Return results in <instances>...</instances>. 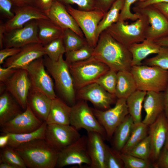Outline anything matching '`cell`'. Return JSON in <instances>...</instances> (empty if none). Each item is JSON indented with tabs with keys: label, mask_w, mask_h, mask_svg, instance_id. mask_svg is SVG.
I'll return each instance as SVG.
<instances>
[{
	"label": "cell",
	"mask_w": 168,
	"mask_h": 168,
	"mask_svg": "<svg viewBox=\"0 0 168 168\" xmlns=\"http://www.w3.org/2000/svg\"><path fill=\"white\" fill-rule=\"evenodd\" d=\"M92 56L116 72L130 71L132 56L128 48L106 30L99 36Z\"/></svg>",
	"instance_id": "cell-1"
},
{
	"label": "cell",
	"mask_w": 168,
	"mask_h": 168,
	"mask_svg": "<svg viewBox=\"0 0 168 168\" xmlns=\"http://www.w3.org/2000/svg\"><path fill=\"white\" fill-rule=\"evenodd\" d=\"M29 168H54L59 152L51 147L44 139L22 143L15 148Z\"/></svg>",
	"instance_id": "cell-2"
},
{
	"label": "cell",
	"mask_w": 168,
	"mask_h": 168,
	"mask_svg": "<svg viewBox=\"0 0 168 168\" xmlns=\"http://www.w3.org/2000/svg\"><path fill=\"white\" fill-rule=\"evenodd\" d=\"M43 57L47 71L54 79L58 93L67 104L72 106L76 102V91L69 64L61 55L57 61L51 60L46 55Z\"/></svg>",
	"instance_id": "cell-3"
},
{
	"label": "cell",
	"mask_w": 168,
	"mask_h": 168,
	"mask_svg": "<svg viewBox=\"0 0 168 168\" xmlns=\"http://www.w3.org/2000/svg\"><path fill=\"white\" fill-rule=\"evenodd\" d=\"M138 13L140 14L139 18L133 22L128 24L124 21H118L105 30L128 48L133 44L143 42L146 39L150 24L146 16Z\"/></svg>",
	"instance_id": "cell-4"
},
{
	"label": "cell",
	"mask_w": 168,
	"mask_h": 168,
	"mask_svg": "<svg viewBox=\"0 0 168 168\" xmlns=\"http://www.w3.org/2000/svg\"><path fill=\"white\" fill-rule=\"evenodd\" d=\"M130 72L137 90L146 92H163L168 84V70L157 66L145 65L132 66Z\"/></svg>",
	"instance_id": "cell-5"
},
{
	"label": "cell",
	"mask_w": 168,
	"mask_h": 168,
	"mask_svg": "<svg viewBox=\"0 0 168 168\" xmlns=\"http://www.w3.org/2000/svg\"><path fill=\"white\" fill-rule=\"evenodd\" d=\"M68 64L76 91L95 82L100 77L110 69L106 64L93 56L84 60Z\"/></svg>",
	"instance_id": "cell-6"
},
{
	"label": "cell",
	"mask_w": 168,
	"mask_h": 168,
	"mask_svg": "<svg viewBox=\"0 0 168 168\" xmlns=\"http://www.w3.org/2000/svg\"><path fill=\"white\" fill-rule=\"evenodd\" d=\"M77 130L84 129L87 132H95L106 138L105 132L94 115L86 101L79 100L72 106L70 124Z\"/></svg>",
	"instance_id": "cell-7"
},
{
	"label": "cell",
	"mask_w": 168,
	"mask_h": 168,
	"mask_svg": "<svg viewBox=\"0 0 168 168\" xmlns=\"http://www.w3.org/2000/svg\"><path fill=\"white\" fill-rule=\"evenodd\" d=\"M65 6L83 32L88 44L94 48L98 42L96 35L97 26L105 13L96 9L83 11L70 5Z\"/></svg>",
	"instance_id": "cell-8"
},
{
	"label": "cell",
	"mask_w": 168,
	"mask_h": 168,
	"mask_svg": "<svg viewBox=\"0 0 168 168\" xmlns=\"http://www.w3.org/2000/svg\"><path fill=\"white\" fill-rule=\"evenodd\" d=\"M97 120L104 128L106 138L111 139L116 129L129 114L126 99L118 98L114 106L105 110L92 108Z\"/></svg>",
	"instance_id": "cell-9"
},
{
	"label": "cell",
	"mask_w": 168,
	"mask_h": 168,
	"mask_svg": "<svg viewBox=\"0 0 168 168\" xmlns=\"http://www.w3.org/2000/svg\"><path fill=\"white\" fill-rule=\"evenodd\" d=\"M45 68L42 57L32 61L26 69L28 72L31 87L53 99L57 97L54 91V85Z\"/></svg>",
	"instance_id": "cell-10"
},
{
	"label": "cell",
	"mask_w": 168,
	"mask_h": 168,
	"mask_svg": "<svg viewBox=\"0 0 168 168\" xmlns=\"http://www.w3.org/2000/svg\"><path fill=\"white\" fill-rule=\"evenodd\" d=\"M87 137L83 135L59 151L56 167L61 168L72 165L90 166L91 161L87 148Z\"/></svg>",
	"instance_id": "cell-11"
},
{
	"label": "cell",
	"mask_w": 168,
	"mask_h": 168,
	"mask_svg": "<svg viewBox=\"0 0 168 168\" xmlns=\"http://www.w3.org/2000/svg\"><path fill=\"white\" fill-rule=\"evenodd\" d=\"M81 137L70 124H47L45 139L55 150L60 151L77 140Z\"/></svg>",
	"instance_id": "cell-12"
},
{
	"label": "cell",
	"mask_w": 168,
	"mask_h": 168,
	"mask_svg": "<svg viewBox=\"0 0 168 168\" xmlns=\"http://www.w3.org/2000/svg\"><path fill=\"white\" fill-rule=\"evenodd\" d=\"M22 109L27 106L28 96L31 87L28 72L26 69H16V72L6 82L2 83Z\"/></svg>",
	"instance_id": "cell-13"
},
{
	"label": "cell",
	"mask_w": 168,
	"mask_h": 168,
	"mask_svg": "<svg viewBox=\"0 0 168 168\" xmlns=\"http://www.w3.org/2000/svg\"><path fill=\"white\" fill-rule=\"evenodd\" d=\"M114 95L107 91L96 82L87 85L77 91L76 99L91 102L96 109L105 110L115 101Z\"/></svg>",
	"instance_id": "cell-14"
},
{
	"label": "cell",
	"mask_w": 168,
	"mask_h": 168,
	"mask_svg": "<svg viewBox=\"0 0 168 168\" xmlns=\"http://www.w3.org/2000/svg\"><path fill=\"white\" fill-rule=\"evenodd\" d=\"M35 43H40L36 20L29 21L22 28L5 32L4 33L3 48H21L27 44Z\"/></svg>",
	"instance_id": "cell-15"
},
{
	"label": "cell",
	"mask_w": 168,
	"mask_h": 168,
	"mask_svg": "<svg viewBox=\"0 0 168 168\" xmlns=\"http://www.w3.org/2000/svg\"><path fill=\"white\" fill-rule=\"evenodd\" d=\"M133 9L135 12L146 16L150 26L148 29L146 39L154 41L168 36V20L153 5L140 9Z\"/></svg>",
	"instance_id": "cell-16"
},
{
	"label": "cell",
	"mask_w": 168,
	"mask_h": 168,
	"mask_svg": "<svg viewBox=\"0 0 168 168\" xmlns=\"http://www.w3.org/2000/svg\"><path fill=\"white\" fill-rule=\"evenodd\" d=\"M43 122L27 105L24 112L1 126V130L2 133H30L38 129Z\"/></svg>",
	"instance_id": "cell-17"
},
{
	"label": "cell",
	"mask_w": 168,
	"mask_h": 168,
	"mask_svg": "<svg viewBox=\"0 0 168 168\" xmlns=\"http://www.w3.org/2000/svg\"><path fill=\"white\" fill-rule=\"evenodd\" d=\"M44 55L43 44L40 43L29 44L21 47L15 55L7 58L3 67L26 69L32 61Z\"/></svg>",
	"instance_id": "cell-18"
},
{
	"label": "cell",
	"mask_w": 168,
	"mask_h": 168,
	"mask_svg": "<svg viewBox=\"0 0 168 168\" xmlns=\"http://www.w3.org/2000/svg\"><path fill=\"white\" fill-rule=\"evenodd\" d=\"M149 126L151 148L150 158L156 161L164 146L168 132V119L164 112Z\"/></svg>",
	"instance_id": "cell-19"
},
{
	"label": "cell",
	"mask_w": 168,
	"mask_h": 168,
	"mask_svg": "<svg viewBox=\"0 0 168 168\" xmlns=\"http://www.w3.org/2000/svg\"><path fill=\"white\" fill-rule=\"evenodd\" d=\"M14 16L3 24L5 32L22 27L29 21L41 19H49L45 12L34 5L14 6Z\"/></svg>",
	"instance_id": "cell-20"
},
{
	"label": "cell",
	"mask_w": 168,
	"mask_h": 168,
	"mask_svg": "<svg viewBox=\"0 0 168 168\" xmlns=\"http://www.w3.org/2000/svg\"><path fill=\"white\" fill-rule=\"evenodd\" d=\"M47 16L55 24L63 29H70L81 37L84 34L65 6L56 0L49 10L45 13Z\"/></svg>",
	"instance_id": "cell-21"
},
{
	"label": "cell",
	"mask_w": 168,
	"mask_h": 168,
	"mask_svg": "<svg viewBox=\"0 0 168 168\" xmlns=\"http://www.w3.org/2000/svg\"><path fill=\"white\" fill-rule=\"evenodd\" d=\"M87 148L91 161V168H106L105 154L106 144L104 138L99 133L87 132Z\"/></svg>",
	"instance_id": "cell-22"
},
{
	"label": "cell",
	"mask_w": 168,
	"mask_h": 168,
	"mask_svg": "<svg viewBox=\"0 0 168 168\" xmlns=\"http://www.w3.org/2000/svg\"><path fill=\"white\" fill-rule=\"evenodd\" d=\"M143 102V108L146 114L142 122L149 126L164 112L163 92H147Z\"/></svg>",
	"instance_id": "cell-23"
},
{
	"label": "cell",
	"mask_w": 168,
	"mask_h": 168,
	"mask_svg": "<svg viewBox=\"0 0 168 168\" xmlns=\"http://www.w3.org/2000/svg\"><path fill=\"white\" fill-rule=\"evenodd\" d=\"M52 100L43 93L31 87L27 97V105L39 119L43 122L46 121Z\"/></svg>",
	"instance_id": "cell-24"
},
{
	"label": "cell",
	"mask_w": 168,
	"mask_h": 168,
	"mask_svg": "<svg viewBox=\"0 0 168 168\" xmlns=\"http://www.w3.org/2000/svg\"><path fill=\"white\" fill-rule=\"evenodd\" d=\"M21 107L7 91L0 86V125L2 126L21 113Z\"/></svg>",
	"instance_id": "cell-25"
},
{
	"label": "cell",
	"mask_w": 168,
	"mask_h": 168,
	"mask_svg": "<svg viewBox=\"0 0 168 168\" xmlns=\"http://www.w3.org/2000/svg\"><path fill=\"white\" fill-rule=\"evenodd\" d=\"M72 106L60 98L52 100L47 124H70Z\"/></svg>",
	"instance_id": "cell-26"
},
{
	"label": "cell",
	"mask_w": 168,
	"mask_h": 168,
	"mask_svg": "<svg viewBox=\"0 0 168 168\" xmlns=\"http://www.w3.org/2000/svg\"><path fill=\"white\" fill-rule=\"evenodd\" d=\"M161 47L154 41L146 39L140 43L131 45L128 48L132 56V66L142 65V61L148 55L158 53Z\"/></svg>",
	"instance_id": "cell-27"
},
{
	"label": "cell",
	"mask_w": 168,
	"mask_h": 168,
	"mask_svg": "<svg viewBox=\"0 0 168 168\" xmlns=\"http://www.w3.org/2000/svg\"><path fill=\"white\" fill-rule=\"evenodd\" d=\"M38 27V37L40 43L43 45L51 41L63 38L64 29L49 19L36 20Z\"/></svg>",
	"instance_id": "cell-28"
},
{
	"label": "cell",
	"mask_w": 168,
	"mask_h": 168,
	"mask_svg": "<svg viewBox=\"0 0 168 168\" xmlns=\"http://www.w3.org/2000/svg\"><path fill=\"white\" fill-rule=\"evenodd\" d=\"M137 90L136 82L130 71L117 72V82L114 95L117 98L126 99Z\"/></svg>",
	"instance_id": "cell-29"
},
{
	"label": "cell",
	"mask_w": 168,
	"mask_h": 168,
	"mask_svg": "<svg viewBox=\"0 0 168 168\" xmlns=\"http://www.w3.org/2000/svg\"><path fill=\"white\" fill-rule=\"evenodd\" d=\"M134 124L132 118L128 114L114 131L113 148L120 152L129 138Z\"/></svg>",
	"instance_id": "cell-30"
},
{
	"label": "cell",
	"mask_w": 168,
	"mask_h": 168,
	"mask_svg": "<svg viewBox=\"0 0 168 168\" xmlns=\"http://www.w3.org/2000/svg\"><path fill=\"white\" fill-rule=\"evenodd\" d=\"M125 0H116L106 12L99 22L96 31V38L98 41L100 35L104 31L117 22Z\"/></svg>",
	"instance_id": "cell-31"
},
{
	"label": "cell",
	"mask_w": 168,
	"mask_h": 168,
	"mask_svg": "<svg viewBox=\"0 0 168 168\" xmlns=\"http://www.w3.org/2000/svg\"><path fill=\"white\" fill-rule=\"evenodd\" d=\"M47 125L46 122L44 121L38 129L31 132L22 133H8L9 138L7 145L15 148L23 143L36 139H44Z\"/></svg>",
	"instance_id": "cell-32"
},
{
	"label": "cell",
	"mask_w": 168,
	"mask_h": 168,
	"mask_svg": "<svg viewBox=\"0 0 168 168\" xmlns=\"http://www.w3.org/2000/svg\"><path fill=\"white\" fill-rule=\"evenodd\" d=\"M146 94V91L137 90L126 99L128 113L134 123L142 122V104Z\"/></svg>",
	"instance_id": "cell-33"
},
{
	"label": "cell",
	"mask_w": 168,
	"mask_h": 168,
	"mask_svg": "<svg viewBox=\"0 0 168 168\" xmlns=\"http://www.w3.org/2000/svg\"><path fill=\"white\" fill-rule=\"evenodd\" d=\"M149 126L142 122L134 123L129 138L121 151L125 153L147 136Z\"/></svg>",
	"instance_id": "cell-34"
},
{
	"label": "cell",
	"mask_w": 168,
	"mask_h": 168,
	"mask_svg": "<svg viewBox=\"0 0 168 168\" xmlns=\"http://www.w3.org/2000/svg\"><path fill=\"white\" fill-rule=\"evenodd\" d=\"M63 39L66 52L78 49L88 43L85 38L70 29H64Z\"/></svg>",
	"instance_id": "cell-35"
},
{
	"label": "cell",
	"mask_w": 168,
	"mask_h": 168,
	"mask_svg": "<svg viewBox=\"0 0 168 168\" xmlns=\"http://www.w3.org/2000/svg\"><path fill=\"white\" fill-rule=\"evenodd\" d=\"M2 162L9 163L16 168H27L22 159L15 149L8 145L1 148L0 163Z\"/></svg>",
	"instance_id": "cell-36"
},
{
	"label": "cell",
	"mask_w": 168,
	"mask_h": 168,
	"mask_svg": "<svg viewBox=\"0 0 168 168\" xmlns=\"http://www.w3.org/2000/svg\"><path fill=\"white\" fill-rule=\"evenodd\" d=\"M44 50L45 55L54 61H58L66 52L63 38L54 40L44 45Z\"/></svg>",
	"instance_id": "cell-37"
},
{
	"label": "cell",
	"mask_w": 168,
	"mask_h": 168,
	"mask_svg": "<svg viewBox=\"0 0 168 168\" xmlns=\"http://www.w3.org/2000/svg\"><path fill=\"white\" fill-rule=\"evenodd\" d=\"M94 49L87 43L78 49L67 51L65 60L68 64L85 60L92 56Z\"/></svg>",
	"instance_id": "cell-38"
},
{
	"label": "cell",
	"mask_w": 168,
	"mask_h": 168,
	"mask_svg": "<svg viewBox=\"0 0 168 168\" xmlns=\"http://www.w3.org/2000/svg\"><path fill=\"white\" fill-rule=\"evenodd\" d=\"M117 72L110 69L95 82L110 93L114 94L117 82Z\"/></svg>",
	"instance_id": "cell-39"
},
{
	"label": "cell",
	"mask_w": 168,
	"mask_h": 168,
	"mask_svg": "<svg viewBox=\"0 0 168 168\" xmlns=\"http://www.w3.org/2000/svg\"><path fill=\"white\" fill-rule=\"evenodd\" d=\"M151 142L149 135L125 153L140 158L149 160L151 155Z\"/></svg>",
	"instance_id": "cell-40"
},
{
	"label": "cell",
	"mask_w": 168,
	"mask_h": 168,
	"mask_svg": "<svg viewBox=\"0 0 168 168\" xmlns=\"http://www.w3.org/2000/svg\"><path fill=\"white\" fill-rule=\"evenodd\" d=\"M144 65L157 66L168 70V46H161L155 56L145 59Z\"/></svg>",
	"instance_id": "cell-41"
},
{
	"label": "cell",
	"mask_w": 168,
	"mask_h": 168,
	"mask_svg": "<svg viewBox=\"0 0 168 168\" xmlns=\"http://www.w3.org/2000/svg\"><path fill=\"white\" fill-rule=\"evenodd\" d=\"M121 153L114 148L106 145L105 165L106 168H124L120 156Z\"/></svg>",
	"instance_id": "cell-42"
},
{
	"label": "cell",
	"mask_w": 168,
	"mask_h": 168,
	"mask_svg": "<svg viewBox=\"0 0 168 168\" xmlns=\"http://www.w3.org/2000/svg\"><path fill=\"white\" fill-rule=\"evenodd\" d=\"M121 157L125 168H151L153 166L149 160H144L127 153H121Z\"/></svg>",
	"instance_id": "cell-43"
},
{
	"label": "cell",
	"mask_w": 168,
	"mask_h": 168,
	"mask_svg": "<svg viewBox=\"0 0 168 168\" xmlns=\"http://www.w3.org/2000/svg\"><path fill=\"white\" fill-rule=\"evenodd\" d=\"M139 0H125L123 7L120 12L119 21H124L130 20L135 21L140 17L138 12L133 13L131 12L130 9L132 5Z\"/></svg>",
	"instance_id": "cell-44"
},
{
	"label": "cell",
	"mask_w": 168,
	"mask_h": 168,
	"mask_svg": "<svg viewBox=\"0 0 168 168\" xmlns=\"http://www.w3.org/2000/svg\"><path fill=\"white\" fill-rule=\"evenodd\" d=\"M65 6L77 5L78 9L83 11H91L96 9L95 0H57Z\"/></svg>",
	"instance_id": "cell-45"
},
{
	"label": "cell",
	"mask_w": 168,
	"mask_h": 168,
	"mask_svg": "<svg viewBox=\"0 0 168 168\" xmlns=\"http://www.w3.org/2000/svg\"><path fill=\"white\" fill-rule=\"evenodd\" d=\"M13 6L11 0H0V12L8 20L12 19L14 15L12 9Z\"/></svg>",
	"instance_id": "cell-46"
},
{
	"label": "cell",
	"mask_w": 168,
	"mask_h": 168,
	"mask_svg": "<svg viewBox=\"0 0 168 168\" xmlns=\"http://www.w3.org/2000/svg\"><path fill=\"white\" fill-rule=\"evenodd\" d=\"M154 166L155 168H168V150L164 147Z\"/></svg>",
	"instance_id": "cell-47"
},
{
	"label": "cell",
	"mask_w": 168,
	"mask_h": 168,
	"mask_svg": "<svg viewBox=\"0 0 168 168\" xmlns=\"http://www.w3.org/2000/svg\"><path fill=\"white\" fill-rule=\"evenodd\" d=\"M21 48H5L0 51V64H3L7 58L13 56L20 50Z\"/></svg>",
	"instance_id": "cell-48"
},
{
	"label": "cell",
	"mask_w": 168,
	"mask_h": 168,
	"mask_svg": "<svg viewBox=\"0 0 168 168\" xmlns=\"http://www.w3.org/2000/svg\"><path fill=\"white\" fill-rule=\"evenodd\" d=\"M56 0H35L34 6L45 13L49 11Z\"/></svg>",
	"instance_id": "cell-49"
},
{
	"label": "cell",
	"mask_w": 168,
	"mask_h": 168,
	"mask_svg": "<svg viewBox=\"0 0 168 168\" xmlns=\"http://www.w3.org/2000/svg\"><path fill=\"white\" fill-rule=\"evenodd\" d=\"M96 9L107 12L116 0H95Z\"/></svg>",
	"instance_id": "cell-50"
},
{
	"label": "cell",
	"mask_w": 168,
	"mask_h": 168,
	"mask_svg": "<svg viewBox=\"0 0 168 168\" xmlns=\"http://www.w3.org/2000/svg\"><path fill=\"white\" fill-rule=\"evenodd\" d=\"M16 69L0 67V82L4 83L6 82L16 72Z\"/></svg>",
	"instance_id": "cell-51"
},
{
	"label": "cell",
	"mask_w": 168,
	"mask_h": 168,
	"mask_svg": "<svg viewBox=\"0 0 168 168\" xmlns=\"http://www.w3.org/2000/svg\"><path fill=\"white\" fill-rule=\"evenodd\" d=\"M161 2L168 3V0H139L134 4L132 8L140 9Z\"/></svg>",
	"instance_id": "cell-52"
},
{
	"label": "cell",
	"mask_w": 168,
	"mask_h": 168,
	"mask_svg": "<svg viewBox=\"0 0 168 168\" xmlns=\"http://www.w3.org/2000/svg\"><path fill=\"white\" fill-rule=\"evenodd\" d=\"M152 5L162 13L168 20V3L161 2Z\"/></svg>",
	"instance_id": "cell-53"
},
{
	"label": "cell",
	"mask_w": 168,
	"mask_h": 168,
	"mask_svg": "<svg viewBox=\"0 0 168 168\" xmlns=\"http://www.w3.org/2000/svg\"><path fill=\"white\" fill-rule=\"evenodd\" d=\"M13 6L21 7L28 5H34L35 0H11Z\"/></svg>",
	"instance_id": "cell-54"
},
{
	"label": "cell",
	"mask_w": 168,
	"mask_h": 168,
	"mask_svg": "<svg viewBox=\"0 0 168 168\" xmlns=\"http://www.w3.org/2000/svg\"><path fill=\"white\" fill-rule=\"evenodd\" d=\"M9 136L8 133H2L0 136V148H3L7 145Z\"/></svg>",
	"instance_id": "cell-55"
},
{
	"label": "cell",
	"mask_w": 168,
	"mask_h": 168,
	"mask_svg": "<svg viewBox=\"0 0 168 168\" xmlns=\"http://www.w3.org/2000/svg\"><path fill=\"white\" fill-rule=\"evenodd\" d=\"M163 92L164 104V112L168 119V84Z\"/></svg>",
	"instance_id": "cell-56"
},
{
	"label": "cell",
	"mask_w": 168,
	"mask_h": 168,
	"mask_svg": "<svg viewBox=\"0 0 168 168\" xmlns=\"http://www.w3.org/2000/svg\"><path fill=\"white\" fill-rule=\"evenodd\" d=\"M154 41L161 46H168V36L158 39Z\"/></svg>",
	"instance_id": "cell-57"
},
{
	"label": "cell",
	"mask_w": 168,
	"mask_h": 168,
	"mask_svg": "<svg viewBox=\"0 0 168 168\" xmlns=\"http://www.w3.org/2000/svg\"><path fill=\"white\" fill-rule=\"evenodd\" d=\"M5 30L3 23H1L0 25V48L2 49L3 48V40Z\"/></svg>",
	"instance_id": "cell-58"
},
{
	"label": "cell",
	"mask_w": 168,
	"mask_h": 168,
	"mask_svg": "<svg viewBox=\"0 0 168 168\" xmlns=\"http://www.w3.org/2000/svg\"><path fill=\"white\" fill-rule=\"evenodd\" d=\"M0 168H16L15 166L9 163L2 162L0 163Z\"/></svg>",
	"instance_id": "cell-59"
},
{
	"label": "cell",
	"mask_w": 168,
	"mask_h": 168,
	"mask_svg": "<svg viewBox=\"0 0 168 168\" xmlns=\"http://www.w3.org/2000/svg\"><path fill=\"white\" fill-rule=\"evenodd\" d=\"M164 147L168 150V132L167 134L166 140Z\"/></svg>",
	"instance_id": "cell-60"
}]
</instances>
